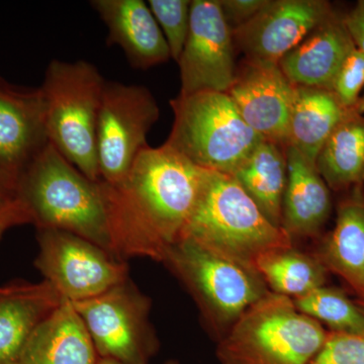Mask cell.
Instances as JSON below:
<instances>
[{
	"label": "cell",
	"mask_w": 364,
	"mask_h": 364,
	"mask_svg": "<svg viewBox=\"0 0 364 364\" xmlns=\"http://www.w3.org/2000/svg\"><path fill=\"white\" fill-rule=\"evenodd\" d=\"M207 170L166 144L146 148L119 186L105 183L114 254L163 262L181 240Z\"/></svg>",
	"instance_id": "6da1fadb"
},
{
	"label": "cell",
	"mask_w": 364,
	"mask_h": 364,
	"mask_svg": "<svg viewBox=\"0 0 364 364\" xmlns=\"http://www.w3.org/2000/svg\"><path fill=\"white\" fill-rule=\"evenodd\" d=\"M18 198L37 229L77 235L117 256L104 182L81 173L51 143L21 172Z\"/></svg>",
	"instance_id": "7a4b0ae2"
},
{
	"label": "cell",
	"mask_w": 364,
	"mask_h": 364,
	"mask_svg": "<svg viewBox=\"0 0 364 364\" xmlns=\"http://www.w3.org/2000/svg\"><path fill=\"white\" fill-rule=\"evenodd\" d=\"M181 238L255 270L265 254L294 246L231 174L208 170Z\"/></svg>",
	"instance_id": "3957f363"
},
{
	"label": "cell",
	"mask_w": 364,
	"mask_h": 364,
	"mask_svg": "<svg viewBox=\"0 0 364 364\" xmlns=\"http://www.w3.org/2000/svg\"><path fill=\"white\" fill-rule=\"evenodd\" d=\"M97 67L85 60H53L41 86L49 142L91 181H100L97 128L105 85Z\"/></svg>",
	"instance_id": "277c9868"
},
{
	"label": "cell",
	"mask_w": 364,
	"mask_h": 364,
	"mask_svg": "<svg viewBox=\"0 0 364 364\" xmlns=\"http://www.w3.org/2000/svg\"><path fill=\"white\" fill-rule=\"evenodd\" d=\"M327 335L293 299L269 291L218 341L217 358L221 364H309Z\"/></svg>",
	"instance_id": "5b68a950"
},
{
	"label": "cell",
	"mask_w": 364,
	"mask_h": 364,
	"mask_svg": "<svg viewBox=\"0 0 364 364\" xmlns=\"http://www.w3.org/2000/svg\"><path fill=\"white\" fill-rule=\"evenodd\" d=\"M163 263L195 299L210 334L222 339L269 289L257 270L181 238Z\"/></svg>",
	"instance_id": "8992f818"
},
{
	"label": "cell",
	"mask_w": 364,
	"mask_h": 364,
	"mask_svg": "<svg viewBox=\"0 0 364 364\" xmlns=\"http://www.w3.org/2000/svg\"><path fill=\"white\" fill-rule=\"evenodd\" d=\"M170 105L174 123L165 144L200 168L232 174L263 140L227 92L179 95Z\"/></svg>",
	"instance_id": "52a82bcc"
},
{
	"label": "cell",
	"mask_w": 364,
	"mask_h": 364,
	"mask_svg": "<svg viewBox=\"0 0 364 364\" xmlns=\"http://www.w3.org/2000/svg\"><path fill=\"white\" fill-rule=\"evenodd\" d=\"M100 359L148 364L159 349L151 299L129 279L95 298L71 304Z\"/></svg>",
	"instance_id": "ba28073f"
},
{
	"label": "cell",
	"mask_w": 364,
	"mask_h": 364,
	"mask_svg": "<svg viewBox=\"0 0 364 364\" xmlns=\"http://www.w3.org/2000/svg\"><path fill=\"white\" fill-rule=\"evenodd\" d=\"M158 119L159 107L147 87L105 81L97 128L100 181L124 183L136 157L149 147L147 136Z\"/></svg>",
	"instance_id": "9c48e42d"
},
{
	"label": "cell",
	"mask_w": 364,
	"mask_h": 364,
	"mask_svg": "<svg viewBox=\"0 0 364 364\" xmlns=\"http://www.w3.org/2000/svg\"><path fill=\"white\" fill-rule=\"evenodd\" d=\"M35 267L64 301L95 298L129 279L126 260L87 239L57 229H37Z\"/></svg>",
	"instance_id": "30bf717a"
},
{
	"label": "cell",
	"mask_w": 364,
	"mask_h": 364,
	"mask_svg": "<svg viewBox=\"0 0 364 364\" xmlns=\"http://www.w3.org/2000/svg\"><path fill=\"white\" fill-rule=\"evenodd\" d=\"M234 45L233 32L220 0H193L188 40L177 61L181 80L179 95L227 92L237 71Z\"/></svg>",
	"instance_id": "8fae6325"
},
{
	"label": "cell",
	"mask_w": 364,
	"mask_h": 364,
	"mask_svg": "<svg viewBox=\"0 0 364 364\" xmlns=\"http://www.w3.org/2000/svg\"><path fill=\"white\" fill-rule=\"evenodd\" d=\"M324 0H268L267 6L233 32L246 60L277 64L334 14Z\"/></svg>",
	"instance_id": "7c38bea8"
},
{
	"label": "cell",
	"mask_w": 364,
	"mask_h": 364,
	"mask_svg": "<svg viewBox=\"0 0 364 364\" xmlns=\"http://www.w3.org/2000/svg\"><path fill=\"white\" fill-rule=\"evenodd\" d=\"M294 91L296 86L277 64L245 59L227 93L260 138L287 148Z\"/></svg>",
	"instance_id": "4fadbf2b"
},
{
	"label": "cell",
	"mask_w": 364,
	"mask_h": 364,
	"mask_svg": "<svg viewBox=\"0 0 364 364\" xmlns=\"http://www.w3.org/2000/svg\"><path fill=\"white\" fill-rule=\"evenodd\" d=\"M42 91L0 80V168L20 177L49 144Z\"/></svg>",
	"instance_id": "5bb4252c"
},
{
	"label": "cell",
	"mask_w": 364,
	"mask_h": 364,
	"mask_svg": "<svg viewBox=\"0 0 364 364\" xmlns=\"http://www.w3.org/2000/svg\"><path fill=\"white\" fill-rule=\"evenodd\" d=\"M109 31L107 44L123 50L133 68L147 70L171 59L168 45L149 6L143 0H93Z\"/></svg>",
	"instance_id": "9a60e30c"
},
{
	"label": "cell",
	"mask_w": 364,
	"mask_h": 364,
	"mask_svg": "<svg viewBox=\"0 0 364 364\" xmlns=\"http://www.w3.org/2000/svg\"><path fill=\"white\" fill-rule=\"evenodd\" d=\"M354 49L343 18L334 14L282 57L279 66L294 86L332 91L342 64Z\"/></svg>",
	"instance_id": "2e32d148"
},
{
	"label": "cell",
	"mask_w": 364,
	"mask_h": 364,
	"mask_svg": "<svg viewBox=\"0 0 364 364\" xmlns=\"http://www.w3.org/2000/svg\"><path fill=\"white\" fill-rule=\"evenodd\" d=\"M287 182L282 202V228L294 239L318 238L329 220L331 196L316 165L291 146L286 148Z\"/></svg>",
	"instance_id": "e0dca14e"
},
{
	"label": "cell",
	"mask_w": 364,
	"mask_h": 364,
	"mask_svg": "<svg viewBox=\"0 0 364 364\" xmlns=\"http://www.w3.org/2000/svg\"><path fill=\"white\" fill-rule=\"evenodd\" d=\"M64 299L47 282L0 287V364H16L26 343Z\"/></svg>",
	"instance_id": "ac0fdd59"
},
{
	"label": "cell",
	"mask_w": 364,
	"mask_h": 364,
	"mask_svg": "<svg viewBox=\"0 0 364 364\" xmlns=\"http://www.w3.org/2000/svg\"><path fill=\"white\" fill-rule=\"evenodd\" d=\"M314 254L364 301V189L347 193L339 203L335 227Z\"/></svg>",
	"instance_id": "d6986e66"
},
{
	"label": "cell",
	"mask_w": 364,
	"mask_h": 364,
	"mask_svg": "<svg viewBox=\"0 0 364 364\" xmlns=\"http://www.w3.org/2000/svg\"><path fill=\"white\" fill-rule=\"evenodd\" d=\"M98 360L82 321L64 301L33 333L16 364H97Z\"/></svg>",
	"instance_id": "ffe728a7"
},
{
	"label": "cell",
	"mask_w": 364,
	"mask_h": 364,
	"mask_svg": "<svg viewBox=\"0 0 364 364\" xmlns=\"http://www.w3.org/2000/svg\"><path fill=\"white\" fill-rule=\"evenodd\" d=\"M348 112L331 90L296 86L289 117V146L316 165L326 141Z\"/></svg>",
	"instance_id": "44dd1931"
},
{
	"label": "cell",
	"mask_w": 364,
	"mask_h": 364,
	"mask_svg": "<svg viewBox=\"0 0 364 364\" xmlns=\"http://www.w3.org/2000/svg\"><path fill=\"white\" fill-rule=\"evenodd\" d=\"M268 221L282 228L287 182L286 148L260 141L231 174Z\"/></svg>",
	"instance_id": "7402d4cb"
},
{
	"label": "cell",
	"mask_w": 364,
	"mask_h": 364,
	"mask_svg": "<svg viewBox=\"0 0 364 364\" xmlns=\"http://www.w3.org/2000/svg\"><path fill=\"white\" fill-rule=\"evenodd\" d=\"M318 173L335 193L364 189V116L348 114L332 132L316 161Z\"/></svg>",
	"instance_id": "603a6c76"
},
{
	"label": "cell",
	"mask_w": 364,
	"mask_h": 364,
	"mask_svg": "<svg viewBox=\"0 0 364 364\" xmlns=\"http://www.w3.org/2000/svg\"><path fill=\"white\" fill-rule=\"evenodd\" d=\"M256 270L272 293L291 299L326 286L329 273L315 254L294 246L265 254L256 262Z\"/></svg>",
	"instance_id": "cb8c5ba5"
},
{
	"label": "cell",
	"mask_w": 364,
	"mask_h": 364,
	"mask_svg": "<svg viewBox=\"0 0 364 364\" xmlns=\"http://www.w3.org/2000/svg\"><path fill=\"white\" fill-rule=\"evenodd\" d=\"M293 301L299 313L324 323L329 331L364 335V314L338 287L323 286Z\"/></svg>",
	"instance_id": "d4e9b609"
},
{
	"label": "cell",
	"mask_w": 364,
	"mask_h": 364,
	"mask_svg": "<svg viewBox=\"0 0 364 364\" xmlns=\"http://www.w3.org/2000/svg\"><path fill=\"white\" fill-rule=\"evenodd\" d=\"M189 0H149V6L158 26L161 28L171 59L178 61L186 45L191 25Z\"/></svg>",
	"instance_id": "484cf974"
},
{
	"label": "cell",
	"mask_w": 364,
	"mask_h": 364,
	"mask_svg": "<svg viewBox=\"0 0 364 364\" xmlns=\"http://www.w3.org/2000/svg\"><path fill=\"white\" fill-rule=\"evenodd\" d=\"M309 364H364V335L328 330L324 345Z\"/></svg>",
	"instance_id": "4316f807"
},
{
	"label": "cell",
	"mask_w": 364,
	"mask_h": 364,
	"mask_svg": "<svg viewBox=\"0 0 364 364\" xmlns=\"http://www.w3.org/2000/svg\"><path fill=\"white\" fill-rule=\"evenodd\" d=\"M363 88L364 54L355 48L342 64L332 91L345 109L355 111Z\"/></svg>",
	"instance_id": "83f0119b"
},
{
	"label": "cell",
	"mask_w": 364,
	"mask_h": 364,
	"mask_svg": "<svg viewBox=\"0 0 364 364\" xmlns=\"http://www.w3.org/2000/svg\"><path fill=\"white\" fill-rule=\"evenodd\" d=\"M267 2L268 0H220L223 14L232 31L248 23Z\"/></svg>",
	"instance_id": "f1b7e54d"
},
{
	"label": "cell",
	"mask_w": 364,
	"mask_h": 364,
	"mask_svg": "<svg viewBox=\"0 0 364 364\" xmlns=\"http://www.w3.org/2000/svg\"><path fill=\"white\" fill-rule=\"evenodd\" d=\"M18 214L28 220L18 198V176L0 168V215Z\"/></svg>",
	"instance_id": "f546056e"
},
{
	"label": "cell",
	"mask_w": 364,
	"mask_h": 364,
	"mask_svg": "<svg viewBox=\"0 0 364 364\" xmlns=\"http://www.w3.org/2000/svg\"><path fill=\"white\" fill-rule=\"evenodd\" d=\"M343 20L356 49L364 54V0L358 1Z\"/></svg>",
	"instance_id": "4dcf8cb0"
},
{
	"label": "cell",
	"mask_w": 364,
	"mask_h": 364,
	"mask_svg": "<svg viewBox=\"0 0 364 364\" xmlns=\"http://www.w3.org/2000/svg\"><path fill=\"white\" fill-rule=\"evenodd\" d=\"M23 224H28V220L23 215L18 214L0 215V238L9 228Z\"/></svg>",
	"instance_id": "1f68e13d"
},
{
	"label": "cell",
	"mask_w": 364,
	"mask_h": 364,
	"mask_svg": "<svg viewBox=\"0 0 364 364\" xmlns=\"http://www.w3.org/2000/svg\"><path fill=\"white\" fill-rule=\"evenodd\" d=\"M355 112L359 114H364V95L359 100L358 105L355 107Z\"/></svg>",
	"instance_id": "d6a6232c"
},
{
	"label": "cell",
	"mask_w": 364,
	"mask_h": 364,
	"mask_svg": "<svg viewBox=\"0 0 364 364\" xmlns=\"http://www.w3.org/2000/svg\"><path fill=\"white\" fill-rule=\"evenodd\" d=\"M97 364H119V363H114V361H112V360H107V359H100V360H98ZM166 364H181V363H177V361L171 360V361H167Z\"/></svg>",
	"instance_id": "836d02e7"
},
{
	"label": "cell",
	"mask_w": 364,
	"mask_h": 364,
	"mask_svg": "<svg viewBox=\"0 0 364 364\" xmlns=\"http://www.w3.org/2000/svg\"><path fill=\"white\" fill-rule=\"evenodd\" d=\"M355 303L356 305L359 306V309H360L361 312L364 314V301H360V299H356Z\"/></svg>",
	"instance_id": "e575fe53"
}]
</instances>
